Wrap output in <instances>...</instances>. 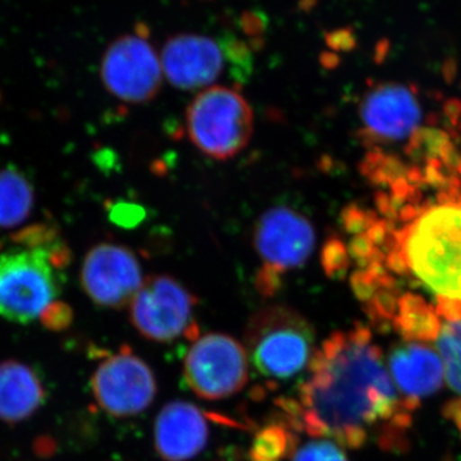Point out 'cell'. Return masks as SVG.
I'll return each instance as SVG.
<instances>
[{"instance_id": "obj_16", "label": "cell", "mask_w": 461, "mask_h": 461, "mask_svg": "<svg viewBox=\"0 0 461 461\" xmlns=\"http://www.w3.org/2000/svg\"><path fill=\"white\" fill-rule=\"evenodd\" d=\"M45 397L41 375L32 366L16 360L0 364V420L17 423L27 420Z\"/></svg>"}, {"instance_id": "obj_6", "label": "cell", "mask_w": 461, "mask_h": 461, "mask_svg": "<svg viewBox=\"0 0 461 461\" xmlns=\"http://www.w3.org/2000/svg\"><path fill=\"white\" fill-rule=\"evenodd\" d=\"M254 248L263 262L257 275V290L273 296L285 273L308 262L315 247L313 224L288 206H275L260 215L254 227Z\"/></svg>"}, {"instance_id": "obj_1", "label": "cell", "mask_w": 461, "mask_h": 461, "mask_svg": "<svg viewBox=\"0 0 461 461\" xmlns=\"http://www.w3.org/2000/svg\"><path fill=\"white\" fill-rule=\"evenodd\" d=\"M308 368L296 396L278 402L297 433L355 450L371 438L384 450L406 445L415 411L400 395L366 327L332 333Z\"/></svg>"}, {"instance_id": "obj_9", "label": "cell", "mask_w": 461, "mask_h": 461, "mask_svg": "<svg viewBox=\"0 0 461 461\" xmlns=\"http://www.w3.org/2000/svg\"><path fill=\"white\" fill-rule=\"evenodd\" d=\"M105 89L127 104L156 98L163 83V67L145 25L111 42L100 68Z\"/></svg>"}, {"instance_id": "obj_8", "label": "cell", "mask_w": 461, "mask_h": 461, "mask_svg": "<svg viewBox=\"0 0 461 461\" xmlns=\"http://www.w3.org/2000/svg\"><path fill=\"white\" fill-rule=\"evenodd\" d=\"M184 381L194 395L208 402L238 395L249 382L245 346L226 333L198 336L185 357Z\"/></svg>"}, {"instance_id": "obj_11", "label": "cell", "mask_w": 461, "mask_h": 461, "mask_svg": "<svg viewBox=\"0 0 461 461\" xmlns=\"http://www.w3.org/2000/svg\"><path fill=\"white\" fill-rule=\"evenodd\" d=\"M144 281L138 257L122 245H96L85 257L81 268L84 291L100 308L121 309L131 304Z\"/></svg>"}, {"instance_id": "obj_4", "label": "cell", "mask_w": 461, "mask_h": 461, "mask_svg": "<svg viewBox=\"0 0 461 461\" xmlns=\"http://www.w3.org/2000/svg\"><path fill=\"white\" fill-rule=\"evenodd\" d=\"M65 248L27 247L0 256V317L27 324L56 303L62 287L58 269L68 259Z\"/></svg>"}, {"instance_id": "obj_7", "label": "cell", "mask_w": 461, "mask_h": 461, "mask_svg": "<svg viewBox=\"0 0 461 461\" xmlns=\"http://www.w3.org/2000/svg\"><path fill=\"white\" fill-rule=\"evenodd\" d=\"M196 296L169 276H150L130 304V320L142 338L168 344L199 336Z\"/></svg>"}, {"instance_id": "obj_12", "label": "cell", "mask_w": 461, "mask_h": 461, "mask_svg": "<svg viewBox=\"0 0 461 461\" xmlns=\"http://www.w3.org/2000/svg\"><path fill=\"white\" fill-rule=\"evenodd\" d=\"M163 72L173 86L195 90L209 86L223 74L227 60L221 38L200 33H177L166 41L162 54Z\"/></svg>"}, {"instance_id": "obj_17", "label": "cell", "mask_w": 461, "mask_h": 461, "mask_svg": "<svg viewBox=\"0 0 461 461\" xmlns=\"http://www.w3.org/2000/svg\"><path fill=\"white\" fill-rule=\"evenodd\" d=\"M393 323L402 336L403 341L429 344L438 338L442 318L421 297L408 294L400 297Z\"/></svg>"}, {"instance_id": "obj_22", "label": "cell", "mask_w": 461, "mask_h": 461, "mask_svg": "<svg viewBox=\"0 0 461 461\" xmlns=\"http://www.w3.org/2000/svg\"><path fill=\"white\" fill-rule=\"evenodd\" d=\"M323 264L330 276H339L348 268V251L341 242L330 241L323 251Z\"/></svg>"}, {"instance_id": "obj_15", "label": "cell", "mask_w": 461, "mask_h": 461, "mask_svg": "<svg viewBox=\"0 0 461 461\" xmlns=\"http://www.w3.org/2000/svg\"><path fill=\"white\" fill-rule=\"evenodd\" d=\"M360 114L372 135L400 140L417 127L420 109L411 90L402 85L387 84L366 95Z\"/></svg>"}, {"instance_id": "obj_18", "label": "cell", "mask_w": 461, "mask_h": 461, "mask_svg": "<svg viewBox=\"0 0 461 461\" xmlns=\"http://www.w3.org/2000/svg\"><path fill=\"white\" fill-rule=\"evenodd\" d=\"M33 187L29 178L14 167L0 169V229L25 222L33 206Z\"/></svg>"}, {"instance_id": "obj_5", "label": "cell", "mask_w": 461, "mask_h": 461, "mask_svg": "<svg viewBox=\"0 0 461 461\" xmlns=\"http://www.w3.org/2000/svg\"><path fill=\"white\" fill-rule=\"evenodd\" d=\"M186 129L191 142L206 157L230 159L248 147L253 136V109L233 87L211 86L190 103Z\"/></svg>"}, {"instance_id": "obj_23", "label": "cell", "mask_w": 461, "mask_h": 461, "mask_svg": "<svg viewBox=\"0 0 461 461\" xmlns=\"http://www.w3.org/2000/svg\"><path fill=\"white\" fill-rule=\"evenodd\" d=\"M111 215L113 222L121 224V226H133V224L140 222L144 217V212L140 206L115 204L112 206Z\"/></svg>"}, {"instance_id": "obj_10", "label": "cell", "mask_w": 461, "mask_h": 461, "mask_svg": "<svg viewBox=\"0 0 461 461\" xmlns=\"http://www.w3.org/2000/svg\"><path fill=\"white\" fill-rule=\"evenodd\" d=\"M91 388L100 408L115 418L135 417L147 411L158 393L150 366L126 346L99 364Z\"/></svg>"}, {"instance_id": "obj_3", "label": "cell", "mask_w": 461, "mask_h": 461, "mask_svg": "<svg viewBox=\"0 0 461 461\" xmlns=\"http://www.w3.org/2000/svg\"><path fill=\"white\" fill-rule=\"evenodd\" d=\"M244 342L249 362L260 375L288 381L311 364L314 327L291 306H264L249 318Z\"/></svg>"}, {"instance_id": "obj_19", "label": "cell", "mask_w": 461, "mask_h": 461, "mask_svg": "<svg viewBox=\"0 0 461 461\" xmlns=\"http://www.w3.org/2000/svg\"><path fill=\"white\" fill-rule=\"evenodd\" d=\"M296 447V430L281 418L257 430L249 450V461H286Z\"/></svg>"}, {"instance_id": "obj_20", "label": "cell", "mask_w": 461, "mask_h": 461, "mask_svg": "<svg viewBox=\"0 0 461 461\" xmlns=\"http://www.w3.org/2000/svg\"><path fill=\"white\" fill-rule=\"evenodd\" d=\"M441 318L444 321L436 342L442 357L448 386L456 393V397L448 405L461 408V318L454 315H441Z\"/></svg>"}, {"instance_id": "obj_2", "label": "cell", "mask_w": 461, "mask_h": 461, "mask_svg": "<svg viewBox=\"0 0 461 461\" xmlns=\"http://www.w3.org/2000/svg\"><path fill=\"white\" fill-rule=\"evenodd\" d=\"M403 259L438 299V314L461 318V204L436 206L402 236Z\"/></svg>"}, {"instance_id": "obj_14", "label": "cell", "mask_w": 461, "mask_h": 461, "mask_svg": "<svg viewBox=\"0 0 461 461\" xmlns=\"http://www.w3.org/2000/svg\"><path fill=\"white\" fill-rule=\"evenodd\" d=\"M388 366L400 395L414 411L444 384L441 355L424 342L403 341L395 346L388 355Z\"/></svg>"}, {"instance_id": "obj_21", "label": "cell", "mask_w": 461, "mask_h": 461, "mask_svg": "<svg viewBox=\"0 0 461 461\" xmlns=\"http://www.w3.org/2000/svg\"><path fill=\"white\" fill-rule=\"evenodd\" d=\"M290 461H348L341 446L326 438H315L299 446Z\"/></svg>"}, {"instance_id": "obj_13", "label": "cell", "mask_w": 461, "mask_h": 461, "mask_svg": "<svg viewBox=\"0 0 461 461\" xmlns=\"http://www.w3.org/2000/svg\"><path fill=\"white\" fill-rule=\"evenodd\" d=\"M209 418L195 403L176 400L158 412L154 446L165 461H190L208 445Z\"/></svg>"}]
</instances>
